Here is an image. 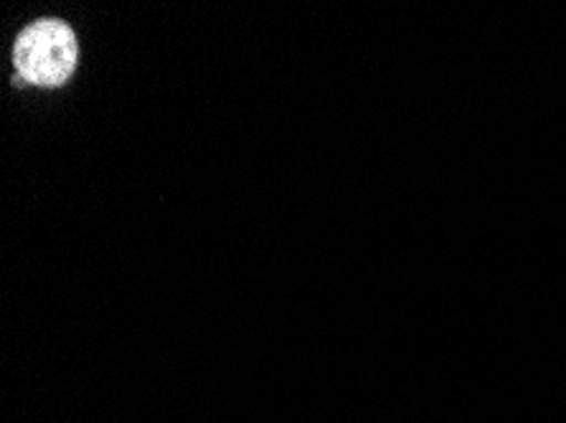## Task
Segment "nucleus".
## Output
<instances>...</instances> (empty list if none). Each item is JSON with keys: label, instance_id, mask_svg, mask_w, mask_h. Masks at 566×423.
<instances>
[{"label": "nucleus", "instance_id": "1", "mask_svg": "<svg viewBox=\"0 0 566 423\" xmlns=\"http://www.w3.org/2000/svg\"><path fill=\"white\" fill-rule=\"evenodd\" d=\"M80 62V43L72 25L59 19H41L15 39L13 66L21 82L62 86Z\"/></svg>", "mask_w": 566, "mask_h": 423}]
</instances>
